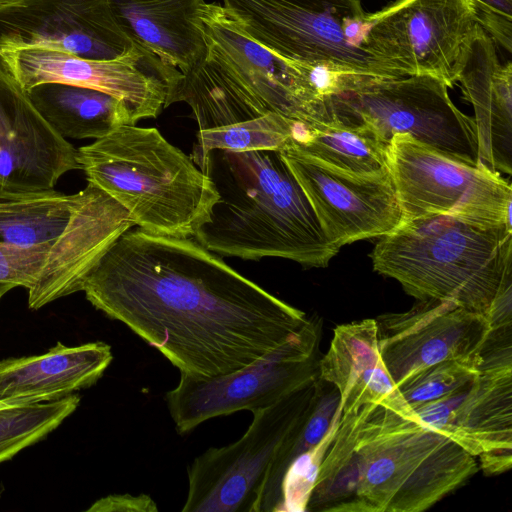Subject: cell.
<instances>
[{"label":"cell","instance_id":"cell-1","mask_svg":"<svg viewBox=\"0 0 512 512\" xmlns=\"http://www.w3.org/2000/svg\"><path fill=\"white\" fill-rule=\"evenodd\" d=\"M81 291L180 373L239 370L309 321L193 237L127 230L85 276Z\"/></svg>","mask_w":512,"mask_h":512},{"label":"cell","instance_id":"cell-2","mask_svg":"<svg viewBox=\"0 0 512 512\" xmlns=\"http://www.w3.org/2000/svg\"><path fill=\"white\" fill-rule=\"evenodd\" d=\"M478 470L474 456L422 422L399 391L342 413L314 488L347 511L421 512Z\"/></svg>","mask_w":512,"mask_h":512},{"label":"cell","instance_id":"cell-3","mask_svg":"<svg viewBox=\"0 0 512 512\" xmlns=\"http://www.w3.org/2000/svg\"><path fill=\"white\" fill-rule=\"evenodd\" d=\"M218 200L193 238L219 256L324 268L339 252L280 151L210 150L194 161Z\"/></svg>","mask_w":512,"mask_h":512},{"label":"cell","instance_id":"cell-4","mask_svg":"<svg viewBox=\"0 0 512 512\" xmlns=\"http://www.w3.org/2000/svg\"><path fill=\"white\" fill-rule=\"evenodd\" d=\"M370 258L376 272L418 300L453 301L486 315L512 281V226L419 217L380 237Z\"/></svg>","mask_w":512,"mask_h":512},{"label":"cell","instance_id":"cell-5","mask_svg":"<svg viewBox=\"0 0 512 512\" xmlns=\"http://www.w3.org/2000/svg\"><path fill=\"white\" fill-rule=\"evenodd\" d=\"M77 150L88 182L146 233L193 237L219 198L209 177L156 128L123 125Z\"/></svg>","mask_w":512,"mask_h":512},{"label":"cell","instance_id":"cell-6","mask_svg":"<svg viewBox=\"0 0 512 512\" xmlns=\"http://www.w3.org/2000/svg\"><path fill=\"white\" fill-rule=\"evenodd\" d=\"M448 86L428 75L381 77L341 73L317 120L365 125L390 143L395 134L473 166L480 163L474 119L451 101Z\"/></svg>","mask_w":512,"mask_h":512},{"label":"cell","instance_id":"cell-7","mask_svg":"<svg viewBox=\"0 0 512 512\" xmlns=\"http://www.w3.org/2000/svg\"><path fill=\"white\" fill-rule=\"evenodd\" d=\"M222 1L241 30L287 60L344 73L404 76L366 48L371 24L362 0Z\"/></svg>","mask_w":512,"mask_h":512},{"label":"cell","instance_id":"cell-8","mask_svg":"<svg viewBox=\"0 0 512 512\" xmlns=\"http://www.w3.org/2000/svg\"><path fill=\"white\" fill-rule=\"evenodd\" d=\"M129 213L93 183L74 194L56 190L0 200V242L49 246L60 264L66 296L107 249L134 226Z\"/></svg>","mask_w":512,"mask_h":512},{"label":"cell","instance_id":"cell-9","mask_svg":"<svg viewBox=\"0 0 512 512\" xmlns=\"http://www.w3.org/2000/svg\"><path fill=\"white\" fill-rule=\"evenodd\" d=\"M387 166L402 221L442 214L512 226L511 185L482 164L452 159L399 133L389 143Z\"/></svg>","mask_w":512,"mask_h":512},{"label":"cell","instance_id":"cell-10","mask_svg":"<svg viewBox=\"0 0 512 512\" xmlns=\"http://www.w3.org/2000/svg\"><path fill=\"white\" fill-rule=\"evenodd\" d=\"M317 378L253 412V421L236 442L196 457L187 467L188 493L182 511L259 512L275 455L308 407Z\"/></svg>","mask_w":512,"mask_h":512},{"label":"cell","instance_id":"cell-11","mask_svg":"<svg viewBox=\"0 0 512 512\" xmlns=\"http://www.w3.org/2000/svg\"><path fill=\"white\" fill-rule=\"evenodd\" d=\"M319 327L307 324L270 353L234 372L214 377L180 373L165 395L176 430L185 434L201 423L238 411L267 408L318 377Z\"/></svg>","mask_w":512,"mask_h":512},{"label":"cell","instance_id":"cell-12","mask_svg":"<svg viewBox=\"0 0 512 512\" xmlns=\"http://www.w3.org/2000/svg\"><path fill=\"white\" fill-rule=\"evenodd\" d=\"M366 48L402 75L453 87L480 25L471 0H396L370 14Z\"/></svg>","mask_w":512,"mask_h":512},{"label":"cell","instance_id":"cell-13","mask_svg":"<svg viewBox=\"0 0 512 512\" xmlns=\"http://www.w3.org/2000/svg\"><path fill=\"white\" fill-rule=\"evenodd\" d=\"M0 66L24 90L55 82L91 88L120 100L136 124L175 103L182 73L134 44L113 60L84 59L43 48L0 50Z\"/></svg>","mask_w":512,"mask_h":512},{"label":"cell","instance_id":"cell-14","mask_svg":"<svg viewBox=\"0 0 512 512\" xmlns=\"http://www.w3.org/2000/svg\"><path fill=\"white\" fill-rule=\"evenodd\" d=\"M305 192L328 240L339 249L382 237L402 221L388 166L357 175L292 149L280 151Z\"/></svg>","mask_w":512,"mask_h":512},{"label":"cell","instance_id":"cell-15","mask_svg":"<svg viewBox=\"0 0 512 512\" xmlns=\"http://www.w3.org/2000/svg\"><path fill=\"white\" fill-rule=\"evenodd\" d=\"M375 321L380 358L396 386L441 361L480 364L479 353L491 329L486 315L453 301L431 299Z\"/></svg>","mask_w":512,"mask_h":512},{"label":"cell","instance_id":"cell-16","mask_svg":"<svg viewBox=\"0 0 512 512\" xmlns=\"http://www.w3.org/2000/svg\"><path fill=\"white\" fill-rule=\"evenodd\" d=\"M134 44L118 25L110 0H18L0 6V50L43 48L113 60Z\"/></svg>","mask_w":512,"mask_h":512},{"label":"cell","instance_id":"cell-17","mask_svg":"<svg viewBox=\"0 0 512 512\" xmlns=\"http://www.w3.org/2000/svg\"><path fill=\"white\" fill-rule=\"evenodd\" d=\"M202 22L205 57L244 89L264 115L275 112L301 121L315 117L320 101L295 62L250 38L217 3H206Z\"/></svg>","mask_w":512,"mask_h":512},{"label":"cell","instance_id":"cell-18","mask_svg":"<svg viewBox=\"0 0 512 512\" xmlns=\"http://www.w3.org/2000/svg\"><path fill=\"white\" fill-rule=\"evenodd\" d=\"M77 156L0 66V200L55 190L64 174L81 169Z\"/></svg>","mask_w":512,"mask_h":512},{"label":"cell","instance_id":"cell-19","mask_svg":"<svg viewBox=\"0 0 512 512\" xmlns=\"http://www.w3.org/2000/svg\"><path fill=\"white\" fill-rule=\"evenodd\" d=\"M457 82L474 108L480 163L511 175L512 65L500 62L493 39L481 25Z\"/></svg>","mask_w":512,"mask_h":512},{"label":"cell","instance_id":"cell-20","mask_svg":"<svg viewBox=\"0 0 512 512\" xmlns=\"http://www.w3.org/2000/svg\"><path fill=\"white\" fill-rule=\"evenodd\" d=\"M129 39L182 74L206 56L204 0H110Z\"/></svg>","mask_w":512,"mask_h":512},{"label":"cell","instance_id":"cell-21","mask_svg":"<svg viewBox=\"0 0 512 512\" xmlns=\"http://www.w3.org/2000/svg\"><path fill=\"white\" fill-rule=\"evenodd\" d=\"M112 359L104 342L73 347L58 342L41 355L0 360V401L34 404L67 396L96 383Z\"/></svg>","mask_w":512,"mask_h":512},{"label":"cell","instance_id":"cell-22","mask_svg":"<svg viewBox=\"0 0 512 512\" xmlns=\"http://www.w3.org/2000/svg\"><path fill=\"white\" fill-rule=\"evenodd\" d=\"M442 433L474 457L512 450V367L480 371Z\"/></svg>","mask_w":512,"mask_h":512},{"label":"cell","instance_id":"cell-23","mask_svg":"<svg viewBox=\"0 0 512 512\" xmlns=\"http://www.w3.org/2000/svg\"><path fill=\"white\" fill-rule=\"evenodd\" d=\"M27 95L46 122L63 138L100 139L134 121L117 98L99 90L63 83H41Z\"/></svg>","mask_w":512,"mask_h":512},{"label":"cell","instance_id":"cell-24","mask_svg":"<svg viewBox=\"0 0 512 512\" xmlns=\"http://www.w3.org/2000/svg\"><path fill=\"white\" fill-rule=\"evenodd\" d=\"M389 143L365 125L337 120H296L290 146L302 154L357 175L377 173L387 167ZM285 150V149H284Z\"/></svg>","mask_w":512,"mask_h":512},{"label":"cell","instance_id":"cell-25","mask_svg":"<svg viewBox=\"0 0 512 512\" xmlns=\"http://www.w3.org/2000/svg\"><path fill=\"white\" fill-rule=\"evenodd\" d=\"M340 396L336 387L319 377L311 401L275 455L259 503V512H277L282 507V482L295 458L317 445L327 433Z\"/></svg>","mask_w":512,"mask_h":512},{"label":"cell","instance_id":"cell-26","mask_svg":"<svg viewBox=\"0 0 512 512\" xmlns=\"http://www.w3.org/2000/svg\"><path fill=\"white\" fill-rule=\"evenodd\" d=\"M381 362L375 319L342 324L334 329L330 348L318 361V377L334 385L342 401Z\"/></svg>","mask_w":512,"mask_h":512},{"label":"cell","instance_id":"cell-27","mask_svg":"<svg viewBox=\"0 0 512 512\" xmlns=\"http://www.w3.org/2000/svg\"><path fill=\"white\" fill-rule=\"evenodd\" d=\"M0 284L26 288L32 310L65 297L62 269L45 245L0 242Z\"/></svg>","mask_w":512,"mask_h":512},{"label":"cell","instance_id":"cell-28","mask_svg":"<svg viewBox=\"0 0 512 512\" xmlns=\"http://www.w3.org/2000/svg\"><path fill=\"white\" fill-rule=\"evenodd\" d=\"M295 121L296 119L270 112L231 125L198 130L197 143L190 157L196 161L213 149L234 152L282 151L292 142Z\"/></svg>","mask_w":512,"mask_h":512},{"label":"cell","instance_id":"cell-29","mask_svg":"<svg viewBox=\"0 0 512 512\" xmlns=\"http://www.w3.org/2000/svg\"><path fill=\"white\" fill-rule=\"evenodd\" d=\"M78 395L0 410V463L38 442L78 407Z\"/></svg>","mask_w":512,"mask_h":512},{"label":"cell","instance_id":"cell-30","mask_svg":"<svg viewBox=\"0 0 512 512\" xmlns=\"http://www.w3.org/2000/svg\"><path fill=\"white\" fill-rule=\"evenodd\" d=\"M475 360H445L417 372L397 386L402 398L415 408L441 399L472 382L479 374Z\"/></svg>","mask_w":512,"mask_h":512},{"label":"cell","instance_id":"cell-31","mask_svg":"<svg viewBox=\"0 0 512 512\" xmlns=\"http://www.w3.org/2000/svg\"><path fill=\"white\" fill-rule=\"evenodd\" d=\"M341 415L342 410L338 406L334 419L321 441L295 458L288 467L282 482L281 511H306L322 460L335 435Z\"/></svg>","mask_w":512,"mask_h":512},{"label":"cell","instance_id":"cell-32","mask_svg":"<svg viewBox=\"0 0 512 512\" xmlns=\"http://www.w3.org/2000/svg\"><path fill=\"white\" fill-rule=\"evenodd\" d=\"M482 28L507 51L512 48V0H471Z\"/></svg>","mask_w":512,"mask_h":512},{"label":"cell","instance_id":"cell-33","mask_svg":"<svg viewBox=\"0 0 512 512\" xmlns=\"http://www.w3.org/2000/svg\"><path fill=\"white\" fill-rule=\"evenodd\" d=\"M154 500L146 494H113L95 501L86 512H157Z\"/></svg>","mask_w":512,"mask_h":512},{"label":"cell","instance_id":"cell-34","mask_svg":"<svg viewBox=\"0 0 512 512\" xmlns=\"http://www.w3.org/2000/svg\"><path fill=\"white\" fill-rule=\"evenodd\" d=\"M479 457L481 469L485 474H500L511 468L512 450L490 451L480 454Z\"/></svg>","mask_w":512,"mask_h":512},{"label":"cell","instance_id":"cell-35","mask_svg":"<svg viewBox=\"0 0 512 512\" xmlns=\"http://www.w3.org/2000/svg\"><path fill=\"white\" fill-rule=\"evenodd\" d=\"M11 289L12 287L10 285L0 284V299L4 294H6Z\"/></svg>","mask_w":512,"mask_h":512},{"label":"cell","instance_id":"cell-36","mask_svg":"<svg viewBox=\"0 0 512 512\" xmlns=\"http://www.w3.org/2000/svg\"><path fill=\"white\" fill-rule=\"evenodd\" d=\"M15 1H18V0H0V6L15 2Z\"/></svg>","mask_w":512,"mask_h":512}]
</instances>
